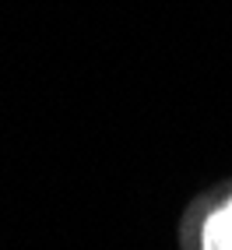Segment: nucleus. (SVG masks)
<instances>
[{
	"label": "nucleus",
	"mask_w": 232,
	"mask_h": 250,
	"mask_svg": "<svg viewBox=\"0 0 232 250\" xmlns=\"http://www.w3.org/2000/svg\"><path fill=\"white\" fill-rule=\"evenodd\" d=\"M179 250H232V176L201 190L183 208Z\"/></svg>",
	"instance_id": "f257e3e1"
}]
</instances>
